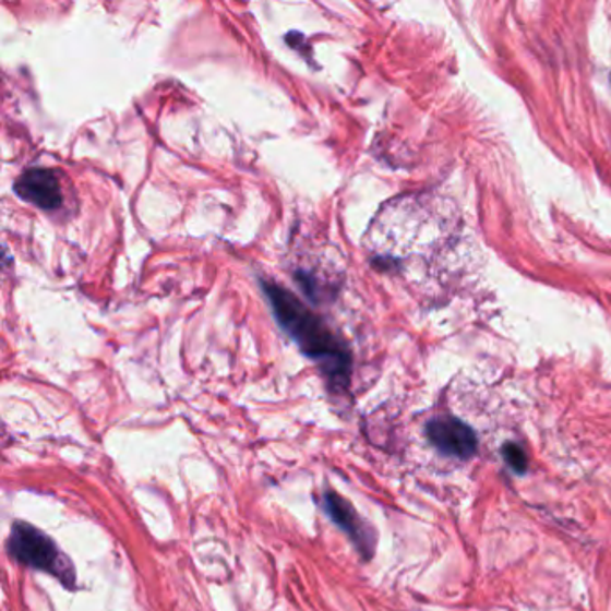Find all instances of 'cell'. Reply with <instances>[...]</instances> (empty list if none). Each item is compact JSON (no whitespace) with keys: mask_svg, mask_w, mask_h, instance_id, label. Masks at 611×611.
Segmentation results:
<instances>
[{"mask_svg":"<svg viewBox=\"0 0 611 611\" xmlns=\"http://www.w3.org/2000/svg\"><path fill=\"white\" fill-rule=\"evenodd\" d=\"M261 284L278 325L309 359L318 362L332 390L345 392L351 375V356L346 343L291 291L275 281L261 280Z\"/></svg>","mask_w":611,"mask_h":611,"instance_id":"1","label":"cell"},{"mask_svg":"<svg viewBox=\"0 0 611 611\" xmlns=\"http://www.w3.org/2000/svg\"><path fill=\"white\" fill-rule=\"evenodd\" d=\"M8 551L22 565L47 572L50 576L58 577L67 588H74V566L61 554L55 541L35 526L15 522L11 527Z\"/></svg>","mask_w":611,"mask_h":611,"instance_id":"2","label":"cell"},{"mask_svg":"<svg viewBox=\"0 0 611 611\" xmlns=\"http://www.w3.org/2000/svg\"><path fill=\"white\" fill-rule=\"evenodd\" d=\"M426 434L432 445L446 456L468 459L476 454V432L456 416H440L429 421Z\"/></svg>","mask_w":611,"mask_h":611,"instance_id":"3","label":"cell"},{"mask_svg":"<svg viewBox=\"0 0 611 611\" xmlns=\"http://www.w3.org/2000/svg\"><path fill=\"white\" fill-rule=\"evenodd\" d=\"M15 194L41 211H58L63 203V192L58 176L49 169H29L15 181Z\"/></svg>","mask_w":611,"mask_h":611,"instance_id":"4","label":"cell"},{"mask_svg":"<svg viewBox=\"0 0 611 611\" xmlns=\"http://www.w3.org/2000/svg\"><path fill=\"white\" fill-rule=\"evenodd\" d=\"M323 504L332 520L342 527L350 540H354L357 549L364 554L367 560H370L375 551V538H373L370 527L361 520V516L357 515L350 502L343 499L342 495H337L336 491L328 490L323 496Z\"/></svg>","mask_w":611,"mask_h":611,"instance_id":"5","label":"cell"},{"mask_svg":"<svg viewBox=\"0 0 611 611\" xmlns=\"http://www.w3.org/2000/svg\"><path fill=\"white\" fill-rule=\"evenodd\" d=\"M502 457H504V462L515 474H520V476L526 474L529 459H527V454L520 445H516L512 441L504 443V446H502Z\"/></svg>","mask_w":611,"mask_h":611,"instance_id":"6","label":"cell"}]
</instances>
